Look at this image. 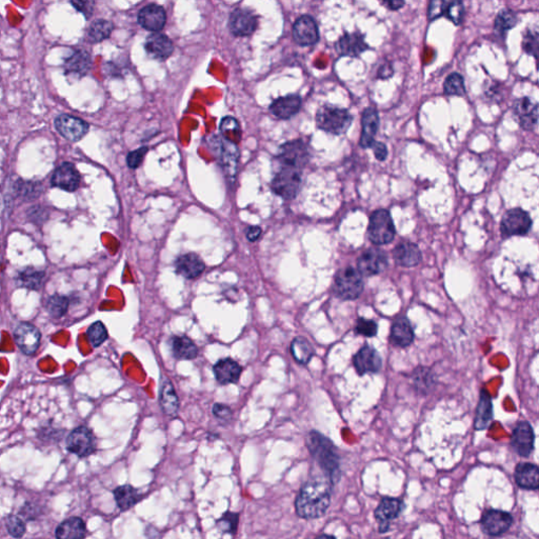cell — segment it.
Wrapping results in <instances>:
<instances>
[{
    "label": "cell",
    "mask_w": 539,
    "mask_h": 539,
    "mask_svg": "<svg viewBox=\"0 0 539 539\" xmlns=\"http://www.w3.org/2000/svg\"><path fill=\"white\" fill-rule=\"evenodd\" d=\"M331 485L328 480H310L296 497L295 510L303 519L319 518L325 515L331 503Z\"/></svg>",
    "instance_id": "6da1fadb"
},
{
    "label": "cell",
    "mask_w": 539,
    "mask_h": 539,
    "mask_svg": "<svg viewBox=\"0 0 539 539\" xmlns=\"http://www.w3.org/2000/svg\"><path fill=\"white\" fill-rule=\"evenodd\" d=\"M305 442L311 455L321 466L327 480L331 485H335L342 475L340 460L335 444L328 437L317 431H311L308 434Z\"/></svg>",
    "instance_id": "7a4b0ae2"
},
{
    "label": "cell",
    "mask_w": 539,
    "mask_h": 539,
    "mask_svg": "<svg viewBox=\"0 0 539 539\" xmlns=\"http://www.w3.org/2000/svg\"><path fill=\"white\" fill-rule=\"evenodd\" d=\"M353 117L346 109L325 105L318 110L316 125L321 130L333 135H342L350 129Z\"/></svg>",
    "instance_id": "3957f363"
},
{
    "label": "cell",
    "mask_w": 539,
    "mask_h": 539,
    "mask_svg": "<svg viewBox=\"0 0 539 539\" xmlns=\"http://www.w3.org/2000/svg\"><path fill=\"white\" fill-rule=\"evenodd\" d=\"M364 288V279L358 268L346 266L335 274L333 290L342 301H355L362 295Z\"/></svg>",
    "instance_id": "277c9868"
},
{
    "label": "cell",
    "mask_w": 539,
    "mask_h": 539,
    "mask_svg": "<svg viewBox=\"0 0 539 539\" xmlns=\"http://www.w3.org/2000/svg\"><path fill=\"white\" fill-rule=\"evenodd\" d=\"M396 229L388 210H376L372 213L368 225V237L375 246L390 244L395 237Z\"/></svg>",
    "instance_id": "5b68a950"
},
{
    "label": "cell",
    "mask_w": 539,
    "mask_h": 539,
    "mask_svg": "<svg viewBox=\"0 0 539 539\" xmlns=\"http://www.w3.org/2000/svg\"><path fill=\"white\" fill-rule=\"evenodd\" d=\"M301 188V171L296 168H281L272 181V189L280 197L291 201Z\"/></svg>",
    "instance_id": "8992f818"
},
{
    "label": "cell",
    "mask_w": 539,
    "mask_h": 539,
    "mask_svg": "<svg viewBox=\"0 0 539 539\" xmlns=\"http://www.w3.org/2000/svg\"><path fill=\"white\" fill-rule=\"evenodd\" d=\"M532 227V219L528 212L523 209H512L505 212L501 223L503 237L523 236L527 235Z\"/></svg>",
    "instance_id": "52a82bcc"
},
{
    "label": "cell",
    "mask_w": 539,
    "mask_h": 539,
    "mask_svg": "<svg viewBox=\"0 0 539 539\" xmlns=\"http://www.w3.org/2000/svg\"><path fill=\"white\" fill-rule=\"evenodd\" d=\"M96 438L93 432L87 427L82 425L74 429L66 438V449L78 457H89L96 451Z\"/></svg>",
    "instance_id": "ba28073f"
},
{
    "label": "cell",
    "mask_w": 539,
    "mask_h": 539,
    "mask_svg": "<svg viewBox=\"0 0 539 539\" xmlns=\"http://www.w3.org/2000/svg\"><path fill=\"white\" fill-rule=\"evenodd\" d=\"M310 158L309 149L301 140H294L287 142L280 148L278 160L282 168L303 170Z\"/></svg>",
    "instance_id": "9c48e42d"
},
{
    "label": "cell",
    "mask_w": 539,
    "mask_h": 539,
    "mask_svg": "<svg viewBox=\"0 0 539 539\" xmlns=\"http://www.w3.org/2000/svg\"><path fill=\"white\" fill-rule=\"evenodd\" d=\"M389 260L385 251L377 248L368 249L358 260V270L362 276H375L387 268Z\"/></svg>",
    "instance_id": "30bf717a"
},
{
    "label": "cell",
    "mask_w": 539,
    "mask_h": 539,
    "mask_svg": "<svg viewBox=\"0 0 539 539\" xmlns=\"http://www.w3.org/2000/svg\"><path fill=\"white\" fill-rule=\"evenodd\" d=\"M14 339L21 352L30 356L38 350L41 334L32 323H21L14 331Z\"/></svg>",
    "instance_id": "8fae6325"
},
{
    "label": "cell",
    "mask_w": 539,
    "mask_h": 539,
    "mask_svg": "<svg viewBox=\"0 0 539 539\" xmlns=\"http://www.w3.org/2000/svg\"><path fill=\"white\" fill-rule=\"evenodd\" d=\"M482 530L490 536H499L507 532L513 525V517L501 510H488L480 521Z\"/></svg>",
    "instance_id": "7c38bea8"
},
{
    "label": "cell",
    "mask_w": 539,
    "mask_h": 539,
    "mask_svg": "<svg viewBox=\"0 0 539 539\" xmlns=\"http://www.w3.org/2000/svg\"><path fill=\"white\" fill-rule=\"evenodd\" d=\"M403 503L401 499L384 497L374 512V516L378 523L379 532H388L390 529V523L399 516V514L403 512Z\"/></svg>",
    "instance_id": "4fadbf2b"
},
{
    "label": "cell",
    "mask_w": 539,
    "mask_h": 539,
    "mask_svg": "<svg viewBox=\"0 0 539 539\" xmlns=\"http://www.w3.org/2000/svg\"><path fill=\"white\" fill-rule=\"evenodd\" d=\"M55 127L62 137L73 142L84 138L89 132V125L86 121L68 114L60 115L55 119Z\"/></svg>",
    "instance_id": "5bb4252c"
},
{
    "label": "cell",
    "mask_w": 539,
    "mask_h": 539,
    "mask_svg": "<svg viewBox=\"0 0 539 539\" xmlns=\"http://www.w3.org/2000/svg\"><path fill=\"white\" fill-rule=\"evenodd\" d=\"M535 435L532 425L528 421L517 423L511 437L513 450L523 457H529L534 450Z\"/></svg>",
    "instance_id": "9a60e30c"
},
{
    "label": "cell",
    "mask_w": 539,
    "mask_h": 539,
    "mask_svg": "<svg viewBox=\"0 0 539 539\" xmlns=\"http://www.w3.org/2000/svg\"><path fill=\"white\" fill-rule=\"evenodd\" d=\"M353 366L355 368L358 375L376 374L382 366V360L379 353L371 346H364L353 356Z\"/></svg>",
    "instance_id": "2e32d148"
},
{
    "label": "cell",
    "mask_w": 539,
    "mask_h": 539,
    "mask_svg": "<svg viewBox=\"0 0 539 539\" xmlns=\"http://www.w3.org/2000/svg\"><path fill=\"white\" fill-rule=\"evenodd\" d=\"M293 37L301 46H312L319 40V31L316 21L309 15L299 17L294 23Z\"/></svg>",
    "instance_id": "e0dca14e"
},
{
    "label": "cell",
    "mask_w": 539,
    "mask_h": 539,
    "mask_svg": "<svg viewBox=\"0 0 539 539\" xmlns=\"http://www.w3.org/2000/svg\"><path fill=\"white\" fill-rule=\"evenodd\" d=\"M51 182L53 187L60 188L66 192H74L79 187L80 174L73 164L64 162L55 170Z\"/></svg>",
    "instance_id": "ac0fdd59"
},
{
    "label": "cell",
    "mask_w": 539,
    "mask_h": 539,
    "mask_svg": "<svg viewBox=\"0 0 539 539\" xmlns=\"http://www.w3.org/2000/svg\"><path fill=\"white\" fill-rule=\"evenodd\" d=\"M513 113L523 129L532 130L536 127L538 121V105L533 103L530 98H519L513 105Z\"/></svg>",
    "instance_id": "d6986e66"
},
{
    "label": "cell",
    "mask_w": 539,
    "mask_h": 539,
    "mask_svg": "<svg viewBox=\"0 0 539 539\" xmlns=\"http://www.w3.org/2000/svg\"><path fill=\"white\" fill-rule=\"evenodd\" d=\"M218 148H216L217 155H218L219 162L225 168V172L229 178L234 179L236 176L237 164H238L239 153L237 146L230 141L225 140V138H215Z\"/></svg>",
    "instance_id": "ffe728a7"
},
{
    "label": "cell",
    "mask_w": 539,
    "mask_h": 539,
    "mask_svg": "<svg viewBox=\"0 0 539 539\" xmlns=\"http://www.w3.org/2000/svg\"><path fill=\"white\" fill-rule=\"evenodd\" d=\"M175 270L178 275L186 279H195L205 272V264L199 255L187 253L175 260Z\"/></svg>",
    "instance_id": "44dd1931"
},
{
    "label": "cell",
    "mask_w": 539,
    "mask_h": 539,
    "mask_svg": "<svg viewBox=\"0 0 539 539\" xmlns=\"http://www.w3.org/2000/svg\"><path fill=\"white\" fill-rule=\"evenodd\" d=\"M393 258L397 266L412 268L421 264L423 255L416 244L405 240L394 248Z\"/></svg>",
    "instance_id": "7402d4cb"
},
{
    "label": "cell",
    "mask_w": 539,
    "mask_h": 539,
    "mask_svg": "<svg viewBox=\"0 0 539 539\" xmlns=\"http://www.w3.org/2000/svg\"><path fill=\"white\" fill-rule=\"evenodd\" d=\"M414 338V330L407 317L401 316L394 321L390 333V342L394 347L408 348L413 344Z\"/></svg>",
    "instance_id": "603a6c76"
},
{
    "label": "cell",
    "mask_w": 539,
    "mask_h": 539,
    "mask_svg": "<svg viewBox=\"0 0 539 539\" xmlns=\"http://www.w3.org/2000/svg\"><path fill=\"white\" fill-rule=\"evenodd\" d=\"M215 379L221 385L237 384L242 373V366L232 358H223L213 366Z\"/></svg>",
    "instance_id": "cb8c5ba5"
},
{
    "label": "cell",
    "mask_w": 539,
    "mask_h": 539,
    "mask_svg": "<svg viewBox=\"0 0 539 539\" xmlns=\"http://www.w3.org/2000/svg\"><path fill=\"white\" fill-rule=\"evenodd\" d=\"M229 25L233 34L236 36H248L256 30L258 18L248 10L237 9L231 15Z\"/></svg>",
    "instance_id": "d4e9b609"
},
{
    "label": "cell",
    "mask_w": 539,
    "mask_h": 539,
    "mask_svg": "<svg viewBox=\"0 0 539 539\" xmlns=\"http://www.w3.org/2000/svg\"><path fill=\"white\" fill-rule=\"evenodd\" d=\"M166 15L162 7L149 5L138 13V23L146 30L158 32L166 25Z\"/></svg>",
    "instance_id": "484cf974"
},
{
    "label": "cell",
    "mask_w": 539,
    "mask_h": 539,
    "mask_svg": "<svg viewBox=\"0 0 539 539\" xmlns=\"http://www.w3.org/2000/svg\"><path fill=\"white\" fill-rule=\"evenodd\" d=\"M379 116L377 111L373 108H366L362 116V136L360 145L362 148H371L375 142V135L377 134L379 127Z\"/></svg>",
    "instance_id": "4316f807"
},
{
    "label": "cell",
    "mask_w": 539,
    "mask_h": 539,
    "mask_svg": "<svg viewBox=\"0 0 539 539\" xmlns=\"http://www.w3.org/2000/svg\"><path fill=\"white\" fill-rule=\"evenodd\" d=\"M147 53L155 60H164L173 53V44L171 39L164 34L154 33L146 39L145 44Z\"/></svg>",
    "instance_id": "83f0119b"
},
{
    "label": "cell",
    "mask_w": 539,
    "mask_h": 539,
    "mask_svg": "<svg viewBox=\"0 0 539 539\" xmlns=\"http://www.w3.org/2000/svg\"><path fill=\"white\" fill-rule=\"evenodd\" d=\"M410 380L413 389L421 396L429 395L436 386V376L432 368L428 366H419L415 368L410 376Z\"/></svg>",
    "instance_id": "f1b7e54d"
},
{
    "label": "cell",
    "mask_w": 539,
    "mask_h": 539,
    "mask_svg": "<svg viewBox=\"0 0 539 539\" xmlns=\"http://www.w3.org/2000/svg\"><path fill=\"white\" fill-rule=\"evenodd\" d=\"M368 49L364 35L360 33H346L336 44V50L339 54L351 58H356Z\"/></svg>",
    "instance_id": "f546056e"
},
{
    "label": "cell",
    "mask_w": 539,
    "mask_h": 539,
    "mask_svg": "<svg viewBox=\"0 0 539 539\" xmlns=\"http://www.w3.org/2000/svg\"><path fill=\"white\" fill-rule=\"evenodd\" d=\"M493 416V403H492L491 395L487 390L482 389L480 392L477 408H476L475 419H474L475 430H486L491 425Z\"/></svg>",
    "instance_id": "4dcf8cb0"
},
{
    "label": "cell",
    "mask_w": 539,
    "mask_h": 539,
    "mask_svg": "<svg viewBox=\"0 0 539 539\" xmlns=\"http://www.w3.org/2000/svg\"><path fill=\"white\" fill-rule=\"evenodd\" d=\"M514 478L521 489L537 490L539 487L538 466L531 462H521L515 468Z\"/></svg>",
    "instance_id": "1f68e13d"
},
{
    "label": "cell",
    "mask_w": 539,
    "mask_h": 539,
    "mask_svg": "<svg viewBox=\"0 0 539 539\" xmlns=\"http://www.w3.org/2000/svg\"><path fill=\"white\" fill-rule=\"evenodd\" d=\"M301 108V96L293 94V95H288L276 99L270 107V111L278 118L288 119L297 114Z\"/></svg>",
    "instance_id": "d6a6232c"
},
{
    "label": "cell",
    "mask_w": 539,
    "mask_h": 539,
    "mask_svg": "<svg viewBox=\"0 0 539 539\" xmlns=\"http://www.w3.org/2000/svg\"><path fill=\"white\" fill-rule=\"evenodd\" d=\"M172 354L176 360H193L197 358L198 348L195 342L186 335H175L170 339Z\"/></svg>",
    "instance_id": "836d02e7"
},
{
    "label": "cell",
    "mask_w": 539,
    "mask_h": 539,
    "mask_svg": "<svg viewBox=\"0 0 539 539\" xmlns=\"http://www.w3.org/2000/svg\"><path fill=\"white\" fill-rule=\"evenodd\" d=\"M87 535L86 523L80 517H70L58 525L56 539H84Z\"/></svg>",
    "instance_id": "e575fe53"
},
{
    "label": "cell",
    "mask_w": 539,
    "mask_h": 539,
    "mask_svg": "<svg viewBox=\"0 0 539 539\" xmlns=\"http://www.w3.org/2000/svg\"><path fill=\"white\" fill-rule=\"evenodd\" d=\"M160 403L162 412L174 417L179 410V399L171 380L164 378L160 390Z\"/></svg>",
    "instance_id": "d590c367"
},
{
    "label": "cell",
    "mask_w": 539,
    "mask_h": 539,
    "mask_svg": "<svg viewBox=\"0 0 539 539\" xmlns=\"http://www.w3.org/2000/svg\"><path fill=\"white\" fill-rule=\"evenodd\" d=\"M92 66L91 55L84 50H77L66 58L64 68L68 75L82 77L89 72Z\"/></svg>",
    "instance_id": "8d00e7d4"
},
{
    "label": "cell",
    "mask_w": 539,
    "mask_h": 539,
    "mask_svg": "<svg viewBox=\"0 0 539 539\" xmlns=\"http://www.w3.org/2000/svg\"><path fill=\"white\" fill-rule=\"evenodd\" d=\"M45 279H46V272L33 266H27L17 273L16 285L25 289L38 291L44 286Z\"/></svg>",
    "instance_id": "74e56055"
},
{
    "label": "cell",
    "mask_w": 539,
    "mask_h": 539,
    "mask_svg": "<svg viewBox=\"0 0 539 539\" xmlns=\"http://www.w3.org/2000/svg\"><path fill=\"white\" fill-rule=\"evenodd\" d=\"M117 507L125 512L140 501L141 494L136 488L131 485L119 486L113 491Z\"/></svg>",
    "instance_id": "f35d334b"
},
{
    "label": "cell",
    "mask_w": 539,
    "mask_h": 539,
    "mask_svg": "<svg viewBox=\"0 0 539 539\" xmlns=\"http://www.w3.org/2000/svg\"><path fill=\"white\" fill-rule=\"evenodd\" d=\"M290 351H291L294 360L299 364H303V366L309 364L313 356L315 355V350L311 342L303 336L295 337L292 340Z\"/></svg>",
    "instance_id": "ab89813d"
},
{
    "label": "cell",
    "mask_w": 539,
    "mask_h": 539,
    "mask_svg": "<svg viewBox=\"0 0 539 539\" xmlns=\"http://www.w3.org/2000/svg\"><path fill=\"white\" fill-rule=\"evenodd\" d=\"M41 184L39 182L25 181L17 179L13 186V193L23 201H31L38 198L41 194Z\"/></svg>",
    "instance_id": "60d3db41"
},
{
    "label": "cell",
    "mask_w": 539,
    "mask_h": 539,
    "mask_svg": "<svg viewBox=\"0 0 539 539\" xmlns=\"http://www.w3.org/2000/svg\"><path fill=\"white\" fill-rule=\"evenodd\" d=\"M114 27L113 23L105 19H97L92 23L88 31V37L92 42H101L105 39L109 38Z\"/></svg>",
    "instance_id": "b9f144b4"
},
{
    "label": "cell",
    "mask_w": 539,
    "mask_h": 539,
    "mask_svg": "<svg viewBox=\"0 0 539 539\" xmlns=\"http://www.w3.org/2000/svg\"><path fill=\"white\" fill-rule=\"evenodd\" d=\"M517 23V16L514 12L509 9H503L499 12L495 19V32L499 35H505Z\"/></svg>",
    "instance_id": "7bdbcfd3"
},
{
    "label": "cell",
    "mask_w": 539,
    "mask_h": 539,
    "mask_svg": "<svg viewBox=\"0 0 539 539\" xmlns=\"http://www.w3.org/2000/svg\"><path fill=\"white\" fill-rule=\"evenodd\" d=\"M68 299L64 295L55 294L47 301L46 309L49 314L54 318L64 316L68 309Z\"/></svg>",
    "instance_id": "ee69618b"
},
{
    "label": "cell",
    "mask_w": 539,
    "mask_h": 539,
    "mask_svg": "<svg viewBox=\"0 0 539 539\" xmlns=\"http://www.w3.org/2000/svg\"><path fill=\"white\" fill-rule=\"evenodd\" d=\"M88 340L93 348L101 347L107 340L108 331L101 321H96L90 325L87 331Z\"/></svg>",
    "instance_id": "f6af8a7d"
},
{
    "label": "cell",
    "mask_w": 539,
    "mask_h": 539,
    "mask_svg": "<svg viewBox=\"0 0 539 539\" xmlns=\"http://www.w3.org/2000/svg\"><path fill=\"white\" fill-rule=\"evenodd\" d=\"M221 131L223 138L236 145L240 139V129L238 123L233 117H225L221 123Z\"/></svg>",
    "instance_id": "bcb514c9"
},
{
    "label": "cell",
    "mask_w": 539,
    "mask_h": 539,
    "mask_svg": "<svg viewBox=\"0 0 539 539\" xmlns=\"http://www.w3.org/2000/svg\"><path fill=\"white\" fill-rule=\"evenodd\" d=\"M239 514L234 512H225L218 521L216 527L225 534L235 535L238 530Z\"/></svg>",
    "instance_id": "7dc6e473"
},
{
    "label": "cell",
    "mask_w": 539,
    "mask_h": 539,
    "mask_svg": "<svg viewBox=\"0 0 539 539\" xmlns=\"http://www.w3.org/2000/svg\"><path fill=\"white\" fill-rule=\"evenodd\" d=\"M444 91L448 95L464 96L466 94L464 77L458 73L450 74L444 82Z\"/></svg>",
    "instance_id": "c3c4849f"
},
{
    "label": "cell",
    "mask_w": 539,
    "mask_h": 539,
    "mask_svg": "<svg viewBox=\"0 0 539 539\" xmlns=\"http://www.w3.org/2000/svg\"><path fill=\"white\" fill-rule=\"evenodd\" d=\"M8 532L14 538H21L27 532V526L23 519L17 515H9L5 521Z\"/></svg>",
    "instance_id": "681fc988"
},
{
    "label": "cell",
    "mask_w": 539,
    "mask_h": 539,
    "mask_svg": "<svg viewBox=\"0 0 539 539\" xmlns=\"http://www.w3.org/2000/svg\"><path fill=\"white\" fill-rule=\"evenodd\" d=\"M447 18L450 19L454 25H460L464 18V5L462 1H451L448 3L444 12Z\"/></svg>",
    "instance_id": "f907efd6"
},
{
    "label": "cell",
    "mask_w": 539,
    "mask_h": 539,
    "mask_svg": "<svg viewBox=\"0 0 539 539\" xmlns=\"http://www.w3.org/2000/svg\"><path fill=\"white\" fill-rule=\"evenodd\" d=\"M354 332L358 335H362L364 337H374L377 335L378 325L375 321L372 319L364 318L360 317L356 321L355 328Z\"/></svg>",
    "instance_id": "816d5d0a"
},
{
    "label": "cell",
    "mask_w": 539,
    "mask_h": 539,
    "mask_svg": "<svg viewBox=\"0 0 539 539\" xmlns=\"http://www.w3.org/2000/svg\"><path fill=\"white\" fill-rule=\"evenodd\" d=\"M523 50L526 51L528 54L532 55L535 58H537V52H538V33L535 31H529L528 33L525 34L523 40Z\"/></svg>",
    "instance_id": "f5cc1de1"
},
{
    "label": "cell",
    "mask_w": 539,
    "mask_h": 539,
    "mask_svg": "<svg viewBox=\"0 0 539 539\" xmlns=\"http://www.w3.org/2000/svg\"><path fill=\"white\" fill-rule=\"evenodd\" d=\"M447 5H448V3L442 1V0H433V1H431L428 10L429 21H435V19L444 15Z\"/></svg>",
    "instance_id": "db71d44e"
},
{
    "label": "cell",
    "mask_w": 539,
    "mask_h": 539,
    "mask_svg": "<svg viewBox=\"0 0 539 539\" xmlns=\"http://www.w3.org/2000/svg\"><path fill=\"white\" fill-rule=\"evenodd\" d=\"M27 217L34 223L41 225L49 218V212L40 205H34L27 211Z\"/></svg>",
    "instance_id": "11a10c76"
},
{
    "label": "cell",
    "mask_w": 539,
    "mask_h": 539,
    "mask_svg": "<svg viewBox=\"0 0 539 539\" xmlns=\"http://www.w3.org/2000/svg\"><path fill=\"white\" fill-rule=\"evenodd\" d=\"M147 152H148V149H147L146 147H144V148L137 149V150L129 153L127 158V166H129V168H138V166H140L141 162H142V160H144Z\"/></svg>",
    "instance_id": "9f6ffc18"
},
{
    "label": "cell",
    "mask_w": 539,
    "mask_h": 539,
    "mask_svg": "<svg viewBox=\"0 0 539 539\" xmlns=\"http://www.w3.org/2000/svg\"><path fill=\"white\" fill-rule=\"evenodd\" d=\"M212 412H213V415L217 419L225 421V423L230 421L231 418H232V410L228 405H223V403H215L213 405V409H212Z\"/></svg>",
    "instance_id": "6f0895ef"
},
{
    "label": "cell",
    "mask_w": 539,
    "mask_h": 539,
    "mask_svg": "<svg viewBox=\"0 0 539 539\" xmlns=\"http://www.w3.org/2000/svg\"><path fill=\"white\" fill-rule=\"evenodd\" d=\"M21 515L27 521H33L40 515V507L34 503H27L21 509Z\"/></svg>",
    "instance_id": "680465c9"
},
{
    "label": "cell",
    "mask_w": 539,
    "mask_h": 539,
    "mask_svg": "<svg viewBox=\"0 0 539 539\" xmlns=\"http://www.w3.org/2000/svg\"><path fill=\"white\" fill-rule=\"evenodd\" d=\"M71 5H73L77 11L82 12L86 18L89 19L94 11L93 1H71Z\"/></svg>",
    "instance_id": "91938a15"
},
{
    "label": "cell",
    "mask_w": 539,
    "mask_h": 539,
    "mask_svg": "<svg viewBox=\"0 0 539 539\" xmlns=\"http://www.w3.org/2000/svg\"><path fill=\"white\" fill-rule=\"evenodd\" d=\"M39 437L44 440H48V442H58L62 439V434H60V430H55L53 428L41 429Z\"/></svg>",
    "instance_id": "94428289"
},
{
    "label": "cell",
    "mask_w": 539,
    "mask_h": 539,
    "mask_svg": "<svg viewBox=\"0 0 539 539\" xmlns=\"http://www.w3.org/2000/svg\"><path fill=\"white\" fill-rule=\"evenodd\" d=\"M371 148L373 149V152L374 155H375L376 160H379V162H384V160H386V158H387L388 156V149L385 145L375 141V142L372 145Z\"/></svg>",
    "instance_id": "6125c7cd"
},
{
    "label": "cell",
    "mask_w": 539,
    "mask_h": 539,
    "mask_svg": "<svg viewBox=\"0 0 539 539\" xmlns=\"http://www.w3.org/2000/svg\"><path fill=\"white\" fill-rule=\"evenodd\" d=\"M262 230L260 227L258 225H252V227H249L246 231V237L250 242H255V241H258V239L260 238L262 236Z\"/></svg>",
    "instance_id": "be15d7a7"
},
{
    "label": "cell",
    "mask_w": 539,
    "mask_h": 539,
    "mask_svg": "<svg viewBox=\"0 0 539 539\" xmlns=\"http://www.w3.org/2000/svg\"><path fill=\"white\" fill-rule=\"evenodd\" d=\"M382 5H387V7H389V9L391 10H399L401 7L405 5V3L401 1V0H393V1H386V3H382Z\"/></svg>",
    "instance_id": "e7e4bbea"
},
{
    "label": "cell",
    "mask_w": 539,
    "mask_h": 539,
    "mask_svg": "<svg viewBox=\"0 0 539 539\" xmlns=\"http://www.w3.org/2000/svg\"><path fill=\"white\" fill-rule=\"evenodd\" d=\"M316 539H336V538H335L334 536H332V535L321 534L319 535V536H317Z\"/></svg>",
    "instance_id": "03108f58"
}]
</instances>
